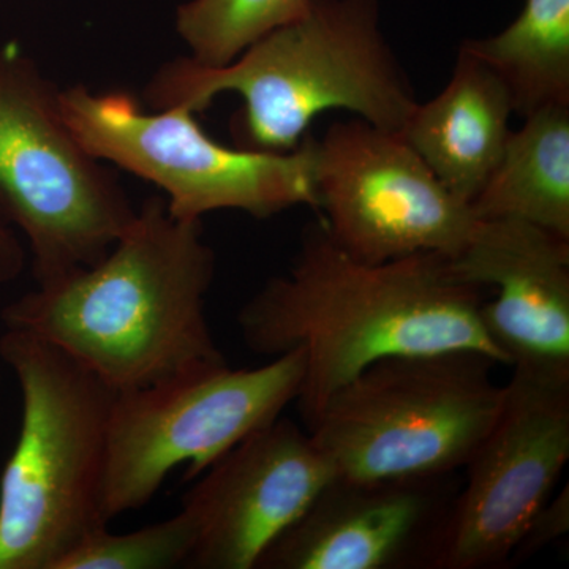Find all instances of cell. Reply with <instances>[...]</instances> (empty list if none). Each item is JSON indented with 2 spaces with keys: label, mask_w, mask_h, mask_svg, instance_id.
I'll return each mask as SVG.
<instances>
[{
  "label": "cell",
  "mask_w": 569,
  "mask_h": 569,
  "mask_svg": "<svg viewBox=\"0 0 569 569\" xmlns=\"http://www.w3.org/2000/svg\"><path fill=\"white\" fill-rule=\"evenodd\" d=\"M310 0H187L176 10V32L189 58L223 67L266 33L302 17Z\"/></svg>",
  "instance_id": "obj_17"
},
{
  "label": "cell",
  "mask_w": 569,
  "mask_h": 569,
  "mask_svg": "<svg viewBox=\"0 0 569 569\" xmlns=\"http://www.w3.org/2000/svg\"><path fill=\"white\" fill-rule=\"evenodd\" d=\"M213 274L201 220L178 219L156 194L102 260L37 284L0 317L61 348L111 391H132L227 362L206 317Z\"/></svg>",
  "instance_id": "obj_2"
},
{
  "label": "cell",
  "mask_w": 569,
  "mask_h": 569,
  "mask_svg": "<svg viewBox=\"0 0 569 569\" xmlns=\"http://www.w3.org/2000/svg\"><path fill=\"white\" fill-rule=\"evenodd\" d=\"M193 545L192 520L181 509L173 518L127 533H111L108 527L93 531L56 569L187 568Z\"/></svg>",
  "instance_id": "obj_18"
},
{
  "label": "cell",
  "mask_w": 569,
  "mask_h": 569,
  "mask_svg": "<svg viewBox=\"0 0 569 569\" xmlns=\"http://www.w3.org/2000/svg\"><path fill=\"white\" fill-rule=\"evenodd\" d=\"M462 44L507 82L522 118L569 103V0H526L503 31Z\"/></svg>",
  "instance_id": "obj_16"
},
{
  "label": "cell",
  "mask_w": 569,
  "mask_h": 569,
  "mask_svg": "<svg viewBox=\"0 0 569 569\" xmlns=\"http://www.w3.org/2000/svg\"><path fill=\"white\" fill-rule=\"evenodd\" d=\"M569 530V489L565 486L559 493H553L548 503L539 509L538 515L527 527L515 550L512 561L529 559L546 546L552 545L557 539L567 537Z\"/></svg>",
  "instance_id": "obj_19"
},
{
  "label": "cell",
  "mask_w": 569,
  "mask_h": 569,
  "mask_svg": "<svg viewBox=\"0 0 569 569\" xmlns=\"http://www.w3.org/2000/svg\"><path fill=\"white\" fill-rule=\"evenodd\" d=\"M305 353L288 351L257 369L194 367L132 391L114 392L108 419L103 516L137 511L176 467L187 481L234 445L282 417L298 399Z\"/></svg>",
  "instance_id": "obj_8"
},
{
  "label": "cell",
  "mask_w": 569,
  "mask_h": 569,
  "mask_svg": "<svg viewBox=\"0 0 569 569\" xmlns=\"http://www.w3.org/2000/svg\"><path fill=\"white\" fill-rule=\"evenodd\" d=\"M61 91L17 43L0 48V217L24 234L37 284L102 260L138 211L71 132Z\"/></svg>",
  "instance_id": "obj_6"
},
{
  "label": "cell",
  "mask_w": 569,
  "mask_h": 569,
  "mask_svg": "<svg viewBox=\"0 0 569 569\" xmlns=\"http://www.w3.org/2000/svg\"><path fill=\"white\" fill-rule=\"evenodd\" d=\"M496 366L467 350L389 356L343 385L307 430L335 478L452 477L500 410Z\"/></svg>",
  "instance_id": "obj_5"
},
{
  "label": "cell",
  "mask_w": 569,
  "mask_h": 569,
  "mask_svg": "<svg viewBox=\"0 0 569 569\" xmlns=\"http://www.w3.org/2000/svg\"><path fill=\"white\" fill-rule=\"evenodd\" d=\"M61 102L82 148L159 187L178 219L230 209L264 220L296 206L317 209L313 134L295 151H250L213 140L189 108L148 111L130 92L74 84Z\"/></svg>",
  "instance_id": "obj_7"
},
{
  "label": "cell",
  "mask_w": 569,
  "mask_h": 569,
  "mask_svg": "<svg viewBox=\"0 0 569 569\" xmlns=\"http://www.w3.org/2000/svg\"><path fill=\"white\" fill-rule=\"evenodd\" d=\"M456 271L492 293L479 316L505 366L569 377V239L515 219H478Z\"/></svg>",
  "instance_id": "obj_13"
},
{
  "label": "cell",
  "mask_w": 569,
  "mask_h": 569,
  "mask_svg": "<svg viewBox=\"0 0 569 569\" xmlns=\"http://www.w3.org/2000/svg\"><path fill=\"white\" fill-rule=\"evenodd\" d=\"M470 204L477 219H515L569 239V103L527 114Z\"/></svg>",
  "instance_id": "obj_15"
},
{
  "label": "cell",
  "mask_w": 569,
  "mask_h": 569,
  "mask_svg": "<svg viewBox=\"0 0 569 569\" xmlns=\"http://www.w3.org/2000/svg\"><path fill=\"white\" fill-rule=\"evenodd\" d=\"M313 182L326 231L362 263L456 257L478 220L400 133L359 118L313 137Z\"/></svg>",
  "instance_id": "obj_9"
},
{
  "label": "cell",
  "mask_w": 569,
  "mask_h": 569,
  "mask_svg": "<svg viewBox=\"0 0 569 569\" xmlns=\"http://www.w3.org/2000/svg\"><path fill=\"white\" fill-rule=\"evenodd\" d=\"M222 93L244 107L233 118L238 148L295 151L321 112L346 110L400 133L417 108L413 86L380 28V0H310L302 17L266 33L223 67L181 56L144 89L153 110H208Z\"/></svg>",
  "instance_id": "obj_3"
},
{
  "label": "cell",
  "mask_w": 569,
  "mask_h": 569,
  "mask_svg": "<svg viewBox=\"0 0 569 569\" xmlns=\"http://www.w3.org/2000/svg\"><path fill=\"white\" fill-rule=\"evenodd\" d=\"M512 114L507 82L460 43L451 80L432 100L418 102L400 137L449 192L471 204L505 151Z\"/></svg>",
  "instance_id": "obj_14"
},
{
  "label": "cell",
  "mask_w": 569,
  "mask_h": 569,
  "mask_svg": "<svg viewBox=\"0 0 569 569\" xmlns=\"http://www.w3.org/2000/svg\"><path fill=\"white\" fill-rule=\"evenodd\" d=\"M335 478L309 430L277 418L234 445L183 493L193 523L187 568L254 569Z\"/></svg>",
  "instance_id": "obj_11"
},
{
  "label": "cell",
  "mask_w": 569,
  "mask_h": 569,
  "mask_svg": "<svg viewBox=\"0 0 569 569\" xmlns=\"http://www.w3.org/2000/svg\"><path fill=\"white\" fill-rule=\"evenodd\" d=\"M569 460V377L512 369L500 410L468 460L430 569L511 565Z\"/></svg>",
  "instance_id": "obj_10"
},
{
  "label": "cell",
  "mask_w": 569,
  "mask_h": 569,
  "mask_svg": "<svg viewBox=\"0 0 569 569\" xmlns=\"http://www.w3.org/2000/svg\"><path fill=\"white\" fill-rule=\"evenodd\" d=\"M486 291L463 279L448 254L355 260L318 217L288 271L239 310L238 326L253 353H305L295 402L309 429L343 385L389 356L467 350L503 365L479 316Z\"/></svg>",
  "instance_id": "obj_1"
},
{
  "label": "cell",
  "mask_w": 569,
  "mask_h": 569,
  "mask_svg": "<svg viewBox=\"0 0 569 569\" xmlns=\"http://www.w3.org/2000/svg\"><path fill=\"white\" fill-rule=\"evenodd\" d=\"M0 358L22 397L20 437L0 477V569H56L103 516L114 391L61 348L7 329Z\"/></svg>",
  "instance_id": "obj_4"
},
{
  "label": "cell",
  "mask_w": 569,
  "mask_h": 569,
  "mask_svg": "<svg viewBox=\"0 0 569 569\" xmlns=\"http://www.w3.org/2000/svg\"><path fill=\"white\" fill-rule=\"evenodd\" d=\"M26 252L13 228L0 217V284H7L21 276Z\"/></svg>",
  "instance_id": "obj_20"
},
{
  "label": "cell",
  "mask_w": 569,
  "mask_h": 569,
  "mask_svg": "<svg viewBox=\"0 0 569 569\" xmlns=\"http://www.w3.org/2000/svg\"><path fill=\"white\" fill-rule=\"evenodd\" d=\"M449 478H332L254 569L430 568L458 493Z\"/></svg>",
  "instance_id": "obj_12"
}]
</instances>
